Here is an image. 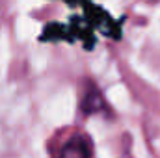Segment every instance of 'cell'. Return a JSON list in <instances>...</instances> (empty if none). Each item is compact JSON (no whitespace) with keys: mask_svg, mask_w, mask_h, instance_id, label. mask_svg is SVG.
I'll return each mask as SVG.
<instances>
[{"mask_svg":"<svg viewBox=\"0 0 160 158\" xmlns=\"http://www.w3.org/2000/svg\"><path fill=\"white\" fill-rule=\"evenodd\" d=\"M41 41H47V43H56V41H67V43H75L80 41L88 50H91L95 47V30L93 26L89 24V21L82 15H71L69 22L63 24V22H48L45 28H43V34H41Z\"/></svg>","mask_w":160,"mask_h":158,"instance_id":"obj_1","label":"cell"},{"mask_svg":"<svg viewBox=\"0 0 160 158\" xmlns=\"http://www.w3.org/2000/svg\"><path fill=\"white\" fill-rule=\"evenodd\" d=\"M71 7H80L82 9V15L89 21V24L93 26L95 34H102L104 37L114 41L121 39V21H116L102 6L99 4H93V2H78V4H69Z\"/></svg>","mask_w":160,"mask_h":158,"instance_id":"obj_2","label":"cell"},{"mask_svg":"<svg viewBox=\"0 0 160 158\" xmlns=\"http://www.w3.org/2000/svg\"><path fill=\"white\" fill-rule=\"evenodd\" d=\"M80 110L86 116H97V114L110 112L102 91L99 89V86L93 80H86V86L82 89V99H80Z\"/></svg>","mask_w":160,"mask_h":158,"instance_id":"obj_3","label":"cell"},{"mask_svg":"<svg viewBox=\"0 0 160 158\" xmlns=\"http://www.w3.org/2000/svg\"><path fill=\"white\" fill-rule=\"evenodd\" d=\"M58 158H93L91 151V141L89 138H86L82 132L73 134L60 149Z\"/></svg>","mask_w":160,"mask_h":158,"instance_id":"obj_4","label":"cell"}]
</instances>
